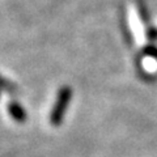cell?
Wrapping results in <instances>:
<instances>
[{"label": "cell", "instance_id": "3957f363", "mask_svg": "<svg viewBox=\"0 0 157 157\" xmlns=\"http://www.w3.org/2000/svg\"><path fill=\"white\" fill-rule=\"evenodd\" d=\"M3 89L4 90H7V92H13V90H16V86L13 85V82H8V80H6L4 78L3 80Z\"/></svg>", "mask_w": 157, "mask_h": 157}, {"label": "cell", "instance_id": "6da1fadb", "mask_svg": "<svg viewBox=\"0 0 157 157\" xmlns=\"http://www.w3.org/2000/svg\"><path fill=\"white\" fill-rule=\"evenodd\" d=\"M72 98V89L70 86H62L58 92L55 104H54L52 109L50 111V123L54 127H58L62 124L64 115L67 113L68 105Z\"/></svg>", "mask_w": 157, "mask_h": 157}, {"label": "cell", "instance_id": "7a4b0ae2", "mask_svg": "<svg viewBox=\"0 0 157 157\" xmlns=\"http://www.w3.org/2000/svg\"><path fill=\"white\" fill-rule=\"evenodd\" d=\"M8 113H9V115L12 117V119L18 122V123H24V122H26V119H28V114H26L25 109L16 101L8 102Z\"/></svg>", "mask_w": 157, "mask_h": 157}, {"label": "cell", "instance_id": "277c9868", "mask_svg": "<svg viewBox=\"0 0 157 157\" xmlns=\"http://www.w3.org/2000/svg\"><path fill=\"white\" fill-rule=\"evenodd\" d=\"M148 38L151 39V41H156L157 39V30L153 28H151L148 30Z\"/></svg>", "mask_w": 157, "mask_h": 157}]
</instances>
